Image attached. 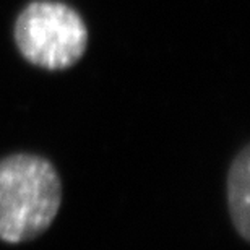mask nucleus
I'll return each instance as SVG.
<instances>
[{
    "instance_id": "nucleus-1",
    "label": "nucleus",
    "mask_w": 250,
    "mask_h": 250,
    "mask_svg": "<svg viewBox=\"0 0 250 250\" xmlns=\"http://www.w3.org/2000/svg\"><path fill=\"white\" fill-rule=\"evenodd\" d=\"M62 205V181L49 159L15 153L0 159V241L28 242L46 232Z\"/></svg>"
},
{
    "instance_id": "nucleus-3",
    "label": "nucleus",
    "mask_w": 250,
    "mask_h": 250,
    "mask_svg": "<svg viewBox=\"0 0 250 250\" xmlns=\"http://www.w3.org/2000/svg\"><path fill=\"white\" fill-rule=\"evenodd\" d=\"M228 205L232 224L244 241L250 239V148L246 145L228 172Z\"/></svg>"
},
{
    "instance_id": "nucleus-2",
    "label": "nucleus",
    "mask_w": 250,
    "mask_h": 250,
    "mask_svg": "<svg viewBox=\"0 0 250 250\" xmlns=\"http://www.w3.org/2000/svg\"><path fill=\"white\" fill-rule=\"evenodd\" d=\"M13 38L24 61L44 70H65L82 61L88 28L77 10L56 0H36L15 20Z\"/></svg>"
}]
</instances>
